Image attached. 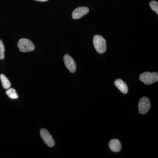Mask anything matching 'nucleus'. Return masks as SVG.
Listing matches in <instances>:
<instances>
[{
	"label": "nucleus",
	"instance_id": "nucleus-1",
	"mask_svg": "<svg viewBox=\"0 0 158 158\" xmlns=\"http://www.w3.org/2000/svg\"><path fill=\"white\" fill-rule=\"evenodd\" d=\"M93 44L98 53L103 54L107 49L106 43L104 38L99 35H95L93 38Z\"/></svg>",
	"mask_w": 158,
	"mask_h": 158
},
{
	"label": "nucleus",
	"instance_id": "nucleus-8",
	"mask_svg": "<svg viewBox=\"0 0 158 158\" xmlns=\"http://www.w3.org/2000/svg\"><path fill=\"white\" fill-rule=\"evenodd\" d=\"M109 147L113 152H118L121 149V145L120 141L118 139H114L109 142Z\"/></svg>",
	"mask_w": 158,
	"mask_h": 158
},
{
	"label": "nucleus",
	"instance_id": "nucleus-9",
	"mask_svg": "<svg viewBox=\"0 0 158 158\" xmlns=\"http://www.w3.org/2000/svg\"><path fill=\"white\" fill-rule=\"evenodd\" d=\"M115 85L118 90L121 91L123 93L127 94L128 91L127 85L121 79H118L115 81Z\"/></svg>",
	"mask_w": 158,
	"mask_h": 158
},
{
	"label": "nucleus",
	"instance_id": "nucleus-11",
	"mask_svg": "<svg viewBox=\"0 0 158 158\" xmlns=\"http://www.w3.org/2000/svg\"><path fill=\"white\" fill-rule=\"evenodd\" d=\"M6 93L10 98L12 99H16L18 98L16 90L14 88H9L6 90Z\"/></svg>",
	"mask_w": 158,
	"mask_h": 158
},
{
	"label": "nucleus",
	"instance_id": "nucleus-13",
	"mask_svg": "<svg viewBox=\"0 0 158 158\" xmlns=\"http://www.w3.org/2000/svg\"><path fill=\"white\" fill-rule=\"evenodd\" d=\"M5 46L2 40H0V59H3L5 58Z\"/></svg>",
	"mask_w": 158,
	"mask_h": 158
},
{
	"label": "nucleus",
	"instance_id": "nucleus-7",
	"mask_svg": "<svg viewBox=\"0 0 158 158\" xmlns=\"http://www.w3.org/2000/svg\"><path fill=\"white\" fill-rule=\"evenodd\" d=\"M89 11V9L86 7H80L75 9L72 14L74 19H77L86 15Z\"/></svg>",
	"mask_w": 158,
	"mask_h": 158
},
{
	"label": "nucleus",
	"instance_id": "nucleus-12",
	"mask_svg": "<svg viewBox=\"0 0 158 158\" xmlns=\"http://www.w3.org/2000/svg\"><path fill=\"white\" fill-rule=\"evenodd\" d=\"M150 6L151 9L153 11H155L158 14V2L156 1H152L150 3Z\"/></svg>",
	"mask_w": 158,
	"mask_h": 158
},
{
	"label": "nucleus",
	"instance_id": "nucleus-3",
	"mask_svg": "<svg viewBox=\"0 0 158 158\" xmlns=\"http://www.w3.org/2000/svg\"><path fill=\"white\" fill-rule=\"evenodd\" d=\"M18 46L21 52H31L35 49L34 43L26 38H22L20 39L18 43Z\"/></svg>",
	"mask_w": 158,
	"mask_h": 158
},
{
	"label": "nucleus",
	"instance_id": "nucleus-2",
	"mask_svg": "<svg viewBox=\"0 0 158 158\" xmlns=\"http://www.w3.org/2000/svg\"><path fill=\"white\" fill-rule=\"evenodd\" d=\"M139 78L145 85H151L158 81V73L157 72H145L140 75Z\"/></svg>",
	"mask_w": 158,
	"mask_h": 158
},
{
	"label": "nucleus",
	"instance_id": "nucleus-14",
	"mask_svg": "<svg viewBox=\"0 0 158 158\" xmlns=\"http://www.w3.org/2000/svg\"><path fill=\"white\" fill-rule=\"evenodd\" d=\"M36 1H40V2H45V1H48V0H36Z\"/></svg>",
	"mask_w": 158,
	"mask_h": 158
},
{
	"label": "nucleus",
	"instance_id": "nucleus-10",
	"mask_svg": "<svg viewBox=\"0 0 158 158\" xmlns=\"http://www.w3.org/2000/svg\"><path fill=\"white\" fill-rule=\"evenodd\" d=\"M0 78H1V81L2 82L3 88L6 89H9L11 86V84L9 81V79L7 78L6 76L4 74H1L0 75Z\"/></svg>",
	"mask_w": 158,
	"mask_h": 158
},
{
	"label": "nucleus",
	"instance_id": "nucleus-6",
	"mask_svg": "<svg viewBox=\"0 0 158 158\" xmlns=\"http://www.w3.org/2000/svg\"><path fill=\"white\" fill-rule=\"evenodd\" d=\"M63 60L68 70L71 73H74L76 70V64L73 58L68 54H66L63 57Z\"/></svg>",
	"mask_w": 158,
	"mask_h": 158
},
{
	"label": "nucleus",
	"instance_id": "nucleus-5",
	"mask_svg": "<svg viewBox=\"0 0 158 158\" xmlns=\"http://www.w3.org/2000/svg\"><path fill=\"white\" fill-rule=\"evenodd\" d=\"M40 135L46 145L50 147H53L55 145V141L47 130L44 128L42 129L40 131Z\"/></svg>",
	"mask_w": 158,
	"mask_h": 158
},
{
	"label": "nucleus",
	"instance_id": "nucleus-4",
	"mask_svg": "<svg viewBox=\"0 0 158 158\" xmlns=\"http://www.w3.org/2000/svg\"><path fill=\"white\" fill-rule=\"evenodd\" d=\"M150 107L149 98L146 97H143L140 99L138 103V111L141 114L144 115L149 111Z\"/></svg>",
	"mask_w": 158,
	"mask_h": 158
}]
</instances>
